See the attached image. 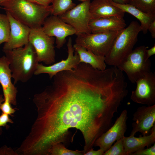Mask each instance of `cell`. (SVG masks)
<instances>
[{
	"label": "cell",
	"mask_w": 155,
	"mask_h": 155,
	"mask_svg": "<svg viewBox=\"0 0 155 155\" xmlns=\"http://www.w3.org/2000/svg\"><path fill=\"white\" fill-rule=\"evenodd\" d=\"M1 131V129H0V133H1V131Z\"/></svg>",
	"instance_id": "f35d334b"
},
{
	"label": "cell",
	"mask_w": 155,
	"mask_h": 155,
	"mask_svg": "<svg viewBox=\"0 0 155 155\" xmlns=\"http://www.w3.org/2000/svg\"><path fill=\"white\" fill-rule=\"evenodd\" d=\"M146 57L147 58H149L151 56L155 54V44L149 49H147L146 51Z\"/></svg>",
	"instance_id": "d6a6232c"
},
{
	"label": "cell",
	"mask_w": 155,
	"mask_h": 155,
	"mask_svg": "<svg viewBox=\"0 0 155 155\" xmlns=\"http://www.w3.org/2000/svg\"><path fill=\"white\" fill-rule=\"evenodd\" d=\"M128 118L127 111L124 110L114 124L96 140L94 146L99 147L105 152L115 141L123 138L127 129Z\"/></svg>",
	"instance_id": "8fae6325"
},
{
	"label": "cell",
	"mask_w": 155,
	"mask_h": 155,
	"mask_svg": "<svg viewBox=\"0 0 155 155\" xmlns=\"http://www.w3.org/2000/svg\"><path fill=\"white\" fill-rule=\"evenodd\" d=\"M42 26V30L46 34L55 37L56 47L58 49L63 46L67 37L76 34V31L73 27L57 16H49Z\"/></svg>",
	"instance_id": "30bf717a"
},
{
	"label": "cell",
	"mask_w": 155,
	"mask_h": 155,
	"mask_svg": "<svg viewBox=\"0 0 155 155\" xmlns=\"http://www.w3.org/2000/svg\"><path fill=\"white\" fill-rule=\"evenodd\" d=\"M148 30L150 32L152 38H155V20L152 22L149 25Z\"/></svg>",
	"instance_id": "1f68e13d"
},
{
	"label": "cell",
	"mask_w": 155,
	"mask_h": 155,
	"mask_svg": "<svg viewBox=\"0 0 155 155\" xmlns=\"http://www.w3.org/2000/svg\"><path fill=\"white\" fill-rule=\"evenodd\" d=\"M123 140L126 155H130L136 151L144 149L146 147L148 148L155 142V125L148 135L142 136L140 135L139 137H135L133 135L124 136Z\"/></svg>",
	"instance_id": "e0dca14e"
},
{
	"label": "cell",
	"mask_w": 155,
	"mask_h": 155,
	"mask_svg": "<svg viewBox=\"0 0 155 155\" xmlns=\"http://www.w3.org/2000/svg\"><path fill=\"white\" fill-rule=\"evenodd\" d=\"M132 129L130 135L137 132L142 136L148 135L155 125V104L138 108L133 115Z\"/></svg>",
	"instance_id": "4fadbf2b"
},
{
	"label": "cell",
	"mask_w": 155,
	"mask_h": 155,
	"mask_svg": "<svg viewBox=\"0 0 155 155\" xmlns=\"http://www.w3.org/2000/svg\"><path fill=\"white\" fill-rule=\"evenodd\" d=\"M110 2L125 13H129L137 18L141 23L142 31L144 34L147 32L150 25L155 20V14L145 13L128 3L121 4L115 3L111 1Z\"/></svg>",
	"instance_id": "ffe728a7"
},
{
	"label": "cell",
	"mask_w": 155,
	"mask_h": 155,
	"mask_svg": "<svg viewBox=\"0 0 155 155\" xmlns=\"http://www.w3.org/2000/svg\"><path fill=\"white\" fill-rule=\"evenodd\" d=\"M5 100L3 103L0 105V109L3 113L9 115L14 113L16 111L14 109L12 108L11 105L9 100L7 97L4 98Z\"/></svg>",
	"instance_id": "484cf974"
},
{
	"label": "cell",
	"mask_w": 155,
	"mask_h": 155,
	"mask_svg": "<svg viewBox=\"0 0 155 155\" xmlns=\"http://www.w3.org/2000/svg\"><path fill=\"white\" fill-rule=\"evenodd\" d=\"M74 51L79 56L80 63H84L99 70L106 69L105 57L96 55L89 50L76 44L73 45Z\"/></svg>",
	"instance_id": "d6986e66"
},
{
	"label": "cell",
	"mask_w": 155,
	"mask_h": 155,
	"mask_svg": "<svg viewBox=\"0 0 155 155\" xmlns=\"http://www.w3.org/2000/svg\"><path fill=\"white\" fill-rule=\"evenodd\" d=\"M5 0H0V4Z\"/></svg>",
	"instance_id": "8d00e7d4"
},
{
	"label": "cell",
	"mask_w": 155,
	"mask_h": 155,
	"mask_svg": "<svg viewBox=\"0 0 155 155\" xmlns=\"http://www.w3.org/2000/svg\"><path fill=\"white\" fill-rule=\"evenodd\" d=\"M0 155H18L16 152L13 151L10 148L6 146H3L0 148Z\"/></svg>",
	"instance_id": "f1b7e54d"
},
{
	"label": "cell",
	"mask_w": 155,
	"mask_h": 155,
	"mask_svg": "<svg viewBox=\"0 0 155 155\" xmlns=\"http://www.w3.org/2000/svg\"><path fill=\"white\" fill-rule=\"evenodd\" d=\"M29 41L34 48L39 62L47 65L55 63V38L46 34L42 26L30 28Z\"/></svg>",
	"instance_id": "52a82bcc"
},
{
	"label": "cell",
	"mask_w": 155,
	"mask_h": 155,
	"mask_svg": "<svg viewBox=\"0 0 155 155\" xmlns=\"http://www.w3.org/2000/svg\"><path fill=\"white\" fill-rule=\"evenodd\" d=\"M113 2L119 4H125L128 3L129 0H110Z\"/></svg>",
	"instance_id": "836d02e7"
},
{
	"label": "cell",
	"mask_w": 155,
	"mask_h": 155,
	"mask_svg": "<svg viewBox=\"0 0 155 155\" xmlns=\"http://www.w3.org/2000/svg\"><path fill=\"white\" fill-rule=\"evenodd\" d=\"M32 2L47 7L50 5L53 0H28Z\"/></svg>",
	"instance_id": "f546056e"
},
{
	"label": "cell",
	"mask_w": 155,
	"mask_h": 155,
	"mask_svg": "<svg viewBox=\"0 0 155 155\" xmlns=\"http://www.w3.org/2000/svg\"><path fill=\"white\" fill-rule=\"evenodd\" d=\"M68 56L65 60H62L56 63L46 66L38 63L34 75H37L42 73H47L50 79H52L58 73L65 70H72L80 63V57L78 53L74 51L71 37H69L67 44Z\"/></svg>",
	"instance_id": "7c38bea8"
},
{
	"label": "cell",
	"mask_w": 155,
	"mask_h": 155,
	"mask_svg": "<svg viewBox=\"0 0 155 155\" xmlns=\"http://www.w3.org/2000/svg\"><path fill=\"white\" fill-rule=\"evenodd\" d=\"M53 78L34 96L37 116L24 144L34 155H48L53 145L67 144L69 129L75 128L83 136L85 153L113 125L123 100L121 90L107 71L84 63Z\"/></svg>",
	"instance_id": "6da1fadb"
},
{
	"label": "cell",
	"mask_w": 155,
	"mask_h": 155,
	"mask_svg": "<svg viewBox=\"0 0 155 155\" xmlns=\"http://www.w3.org/2000/svg\"><path fill=\"white\" fill-rule=\"evenodd\" d=\"M84 150H73L67 148L62 143L53 145L49 151L48 155H83Z\"/></svg>",
	"instance_id": "603a6c76"
},
{
	"label": "cell",
	"mask_w": 155,
	"mask_h": 155,
	"mask_svg": "<svg viewBox=\"0 0 155 155\" xmlns=\"http://www.w3.org/2000/svg\"><path fill=\"white\" fill-rule=\"evenodd\" d=\"M141 31L140 24L135 21H132L127 27L120 30L105 57L106 64L117 67L133 50Z\"/></svg>",
	"instance_id": "277c9868"
},
{
	"label": "cell",
	"mask_w": 155,
	"mask_h": 155,
	"mask_svg": "<svg viewBox=\"0 0 155 155\" xmlns=\"http://www.w3.org/2000/svg\"><path fill=\"white\" fill-rule=\"evenodd\" d=\"M89 26L91 33L120 31L125 28L126 24L123 18L112 16L92 18Z\"/></svg>",
	"instance_id": "2e32d148"
},
{
	"label": "cell",
	"mask_w": 155,
	"mask_h": 155,
	"mask_svg": "<svg viewBox=\"0 0 155 155\" xmlns=\"http://www.w3.org/2000/svg\"><path fill=\"white\" fill-rule=\"evenodd\" d=\"M90 0L82 2L59 17L73 27L77 35L91 32L89 24L92 18L90 11Z\"/></svg>",
	"instance_id": "ba28073f"
},
{
	"label": "cell",
	"mask_w": 155,
	"mask_h": 155,
	"mask_svg": "<svg viewBox=\"0 0 155 155\" xmlns=\"http://www.w3.org/2000/svg\"><path fill=\"white\" fill-rule=\"evenodd\" d=\"M10 31V22L7 14L0 13V45L7 41Z\"/></svg>",
	"instance_id": "cb8c5ba5"
},
{
	"label": "cell",
	"mask_w": 155,
	"mask_h": 155,
	"mask_svg": "<svg viewBox=\"0 0 155 155\" xmlns=\"http://www.w3.org/2000/svg\"><path fill=\"white\" fill-rule=\"evenodd\" d=\"M104 152L102 149H99L94 150L92 148L84 154V155H103Z\"/></svg>",
	"instance_id": "4dcf8cb0"
},
{
	"label": "cell",
	"mask_w": 155,
	"mask_h": 155,
	"mask_svg": "<svg viewBox=\"0 0 155 155\" xmlns=\"http://www.w3.org/2000/svg\"><path fill=\"white\" fill-rule=\"evenodd\" d=\"M52 3L51 14L57 16L62 15L76 5L72 0H53Z\"/></svg>",
	"instance_id": "44dd1931"
},
{
	"label": "cell",
	"mask_w": 155,
	"mask_h": 155,
	"mask_svg": "<svg viewBox=\"0 0 155 155\" xmlns=\"http://www.w3.org/2000/svg\"><path fill=\"white\" fill-rule=\"evenodd\" d=\"M128 4L145 13L155 14V0H129Z\"/></svg>",
	"instance_id": "7402d4cb"
},
{
	"label": "cell",
	"mask_w": 155,
	"mask_h": 155,
	"mask_svg": "<svg viewBox=\"0 0 155 155\" xmlns=\"http://www.w3.org/2000/svg\"><path fill=\"white\" fill-rule=\"evenodd\" d=\"M90 11L92 18L112 16L123 18L125 13L110 0H94L90 3Z\"/></svg>",
	"instance_id": "ac0fdd59"
},
{
	"label": "cell",
	"mask_w": 155,
	"mask_h": 155,
	"mask_svg": "<svg viewBox=\"0 0 155 155\" xmlns=\"http://www.w3.org/2000/svg\"><path fill=\"white\" fill-rule=\"evenodd\" d=\"M4 97L3 98V96L2 94L0 95V105L4 101Z\"/></svg>",
	"instance_id": "e575fe53"
},
{
	"label": "cell",
	"mask_w": 155,
	"mask_h": 155,
	"mask_svg": "<svg viewBox=\"0 0 155 155\" xmlns=\"http://www.w3.org/2000/svg\"><path fill=\"white\" fill-rule=\"evenodd\" d=\"M8 123H13V122L9 118L8 115L2 112L0 115V128L1 127L5 126Z\"/></svg>",
	"instance_id": "83f0119b"
},
{
	"label": "cell",
	"mask_w": 155,
	"mask_h": 155,
	"mask_svg": "<svg viewBox=\"0 0 155 155\" xmlns=\"http://www.w3.org/2000/svg\"><path fill=\"white\" fill-rule=\"evenodd\" d=\"M123 138L116 141L103 155H126L124 151Z\"/></svg>",
	"instance_id": "d4e9b609"
},
{
	"label": "cell",
	"mask_w": 155,
	"mask_h": 155,
	"mask_svg": "<svg viewBox=\"0 0 155 155\" xmlns=\"http://www.w3.org/2000/svg\"><path fill=\"white\" fill-rule=\"evenodd\" d=\"M2 8V7H0V9H1V8Z\"/></svg>",
	"instance_id": "74e56055"
},
{
	"label": "cell",
	"mask_w": 155,
	"mask_h": 155,
	"mask_svg": "<svg viewBox=\"0 0 155 155\" xmlns=\"http://www.w3.org/2000/svg\"><path fill=\"white\" fill-rule=\"evenodd\" d=\"M148 47L144 45L133 50L117 66L127 75L129 80L135 83L146 74L151 71V63L147 58L146 51Z\"/></svg>",
	"instance_id": "5b68a950"
},
{
	"label": "cell",
	"mask_w": 155,
	"mask_h": 155,
	"mask_svg": "<svg viewBox=\"0 0 155 155\" xmlns=\"http://www.w3.org/2000/svg\"><path fill=\"white\" fill-rule=\"evenodd\" d=\"M12 78L9 64L5 55L0 58V84L2 87L4 97H7L11 104L16 106L17 88L11 81Z\"/></svg>",
	"instance_id": "9a60e30c"
},
{
	"label": "cell",
	"mask_w": 155,
	"mask_h": 155,
	"mask_svg": "<svg viewBox=\"0 0 155 155\" xmlns=\"http://www.w3.org/2000/svg\"><path fill=\"white\" fill-rule=\"evenodd\" d=\"M6 13L9 21L10 31L9 38L5 42L3 50L24 46L29 42L30 28L15 19L8 13Z\"/></svg>",
	"instance_id": "5bb4252c"
},
{
	"label": "cell",
	"mask_w": 155,
	"mask_h": 155,
	"mask_svg": "<svg viewBox=\"0 0 155 155\" xmlns=\"http://www.w3.org/2000/svg\"><path fill=\"white\" fill-rule=\"evenodd\" d=\"M136 87L130 98L135 103L151 106L155 104V73L151 71L136 82Z\"/></svg>",
	"instance_id": "9c48e42d"
},
{
	"label": "cell",
	"mask_w": 155,
	"mask_h": 155,
	"mask_svg": "<svg viewBox=\"0 0 155 155\" xmlns=\"http://www.w3.org/2000/svg\"><path fill=\"white\" fill-rule=\"evenodd\" d=\"M3 51L9 64L14 84L28 81L34 75L39 63L32 45L29 42L24 47Z\"/></svg>",
	"instance_id": "3957f363"
},
{
	"label": "cell",
	"mask_w": 155,
	"mask_h": 155,
	"mask_svg": "<svg viewBox=\"0 0 155 155\" xmlns=\"http://www.w3.org/2000/svg\"><path fill=\"white\" fill-rule=\"evenodd\" d=\"M155 144L150 147L139 150L131 154L130 155H155Z\"/></svg>",
	"instance_id": "4316f807"
},
{
	"label": "cell",
	"mask_w": 155,
	"mask_h": 155,
	"mask_svg": "<svg viewBox=\"0 0 155 155\" xmlns=\"http://www.w3.org/2000/svg\"><path fill=\"white\" fill-rule=\"evenodd\" d=\"M78 0L82 2H84V1H89L90 0Z\"/></svg>",
	"instance_id": "d590c367"
},
{
	"label": "cell",
	"mask_w": 155,
	"mask_h": 155,
	"mask_svg": "<svg viewBox=\"0 0 155 155\" xmlns=\"http://www.w3.org/2000/svg\"><path fill=\"white\" fill-rule=\"evenodd\" d=\"M0 5L6 12L30 28L42 26L51 13V5L44 6L28 0H5Z\"/></svg>",
	"instance_id": "7a4b0ae2"
},
{
	"label": "cell",
	"mask_w": 155,
	"mask_h": 155,
	"mask_svg": "<svg viewBox=\"0 0 155 155\" xmlns=\"http://www.w3.org/2000/svg\"><path fill=\"white\" fill-rule=\"evenodd\" d=\"M119 31L79 34L77 35L75 43L90 50L96 55L105 57Z\"/></svg>",
	"instance_id": "8992f818"
}]
</instances>
